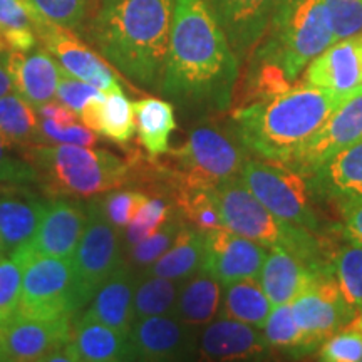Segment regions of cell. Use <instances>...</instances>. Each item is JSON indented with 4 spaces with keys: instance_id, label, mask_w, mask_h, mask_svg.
<instances>
[{
    "instance_id": "6da1fadb",
    "label": "cell",
    "mask_w": 362,
    "mask_h": 362,
    "mask_svg": "<svg viewBox=\"0 0 362 362\" xmlns=\"http://www.w3.org/2000/svg\"><path fill=\"white\" fill-rule=\"evenodd\" d=\"M240 67L205 0H175L161 96L188 119L211 121L232 106Z\"/></svg>"
},
{
    "instance_id": "7a4b0ae2",
    "label": "cell",
    "mask_w": 362,
    "mask_h": 362,
    "mask_svg": "<svg viewBox=\"0 0 362 362\" xmlns=\"http://www.w3.org/2000/svg\"><path fill=\"white\" fill-rule=\"evenodd\" d=\"M173 11L175 0H98L83 34L124 78L160 93Z\"/></svg>"
},
{
    "instance_id": "3957f363",
    "label": "cell",
    "mask_w": 362,
    "mask_h": 362,
    "mask_svg": "<svg viewBox=\"0 0 362 362\" xmlns=\"http://www.w3.org/2000/svg\"><path fill=\"white\" fill-rule=\"evenodd\" d=\"M361 93L362 88L334 90L293 83L279 96L237 107L230 128L250 155L285 165L339 106Z\"/></svg>"
},
{
    "instance_id": "277c9868",
    "label": "cell",
    "mask_w": 362,
    "mask_h": 362,
    "mask_svg": "<svg viewBox=\"0 0 362 362\" xmlns=\"http://www.w3.org/2000/svg\"><path fill=\"white\" fill-rule=\"evenodd\" d=\"M34 166L47 198H93L129 187L131 163L107 149L79 144H27L17 148Z\"/></svg>"
},
{
    "instance_id": "5b68a950",
    "label": "cell",
    "mask_w": 362,
    "mask_h": 362,
    "mask_svg": "<svg viewBox=\"0 0 362 362\" xmlns=\"http://www.w3.org/2000/svg\"><path fill=\"white\" fill-rule=\"evenodd\" d=\"M211 192L225 228L250 238L269 250H287L315 270H334L332 252L320 238L322 235L288 223L272 214L257 200L240 176L221 181Z\"/></svg>"
},
{
    "instance_id": "8992f818",
    "label": "cell",
    "mask_w": 362,
    "mask_h": 362,
    "mask_svg": "<svg viewBox=\"0 0 362 362\" xmlns=\"http://www.w3.org/2000/svg\"><path fill=\"white\" fill-rule=\"evenodd\" d=\"M336 42L324 0H279L264 39L248 61L280 67L296 83L314 59Z\"/></svg>"
},
{
    "instance_id": "52a82bcc",
    "label": "cell",
    "mask_w": 362,
    "mask_h": 362,
    "mask_svg": "<svg viewBox=\"0 0 362 362\" xmlns=\"http://www.w3.org/2000/svg\"><path fill=\"white\" fill-rule=\"evenodd\" d=\"M250 153L243 148L232 128L198 124L187 141L166 153L165 165L171 185L214 188L221 181L240 176Z\"/></svg>"
},
{
    "instance_id": "ba28073f",
    "label": "cell",
    "mask_w": 362,
    "mask_h": 362,
    "mask_svg": "<svg viewBox=\"0 0 362 362\" xmlns=\"http://www.w3.org/2000/svg\"><path fill=\"white\" fill-rule=\"evenodd\" d=\"M240 178L257 200L279 218L322 235V221L317 215L314 206L317 200L310 192L307 176L282 163L248 158Z\"/></svg>"
},
{
    "instance_id": "9c48e42d",
    "label": "cell",
    "mask_w": 362,
    "mask_h": 362,
    "mask_svg": "<svg viewBox=\"0 0 362 362\" xmlns=\"http://www.w3.org/2000/svg\"><path fill=\"white\" fill-rule=\"evenodd\" d=\"M88 220L79 245L72 255L74 288L79 312L111 274L124 262L123 232L112 226L104 215L98 197L86 202Z\"/></svg>"
},
{
    "instance_id": "30bf717a",
    "label": "cell",
    "mask_w": 362,
    "mask_h": 362,
    "mask_svg": "<svg viewBox=\"0 0 362 362\" xmlns=\"http://www.w3.org/2000/svg\"><path fill=\"white\" fill-rule=\"evenodd\" d=\"M17 315L59 319L79 314L72 259L35 257L22 269V288Z\"/></svg>"
},
{
    "instance_id": "8fae6325",
    "label": "cell",
    "mask_w": 362,
    "mask_h": 362,
    "mask_svg": "<svg viewBox=\"0 0 362 362\" xmlns=\"http://www.w3.org/2000/svg\"><path fill=\"white\" fill-rule=\"evenodd\" d=\"M30 17H33L37 39L67 74L93 84L103 93L124 90L123 81L117 78L115 67L107 61L104 62L101 54L93 51L84 40H81L78 33L54 24L37 13H30Z\"/></svg>"
},
{
    "instance_id": "7c38bea8",
    "label": "cell",
    "mask_w": 362,
    "mask_h": 362,
    "mask_svg": "<svg viewBox=\"0 0 362 362\" xmlns=\"http://www.w3.org/2000/svg\"><path fill=\"white\" fill-rule=\"evenodd\" d=\"M88 211L78 198H47L42 220L29 243L11 253L22 269L35 257L72 259L83 237Z\"/></svg>"
},
{
    "instance_id": "4fadbf2b",
    "label": "cell",
    "mask_w": 362,
    "mask_h": 362,
    "mask_svg": "<svg viewBox=\"0 0 362 362\" xmlns=\"http://www.w3.org/2000/svg\"><path fill=\"white\" fill-rule=\"evenodd\" d=\"M128 361H192L198 356V329L173 314L134 320L128 334Z\"/></svg>"
},
{
    "instance_id": "5bb4252c",
    "label": "cell",
    "mask_w": 362,
    "mask_h": 362,
    "mask_svg": "<svg viewBox=\"0 0 362 362\" xmlns=\"http://www.w3.org/2000/svg\"><path fill=\"white\" fill-rule=\"evenodd\" d=\"M291 307L298 327L319 346L332 334L346 329L357 315V310L339 288L334 274L319 279L298 293L291 302Z\"/></svg>"
},
{
    "instance_id": "9a60e30c",
    "label": "cell",
    "mask_w": 362,
    "mask_h": 362,
    "mask_svg": "<svg viewBox=\"0 0 362 362\" xmlns=\"http://www.w3.org/2000/svg\"><path fill=\"white\" fill-rule=\"evenodd\" d=\"M76 317L33 319L13 314L4 322L2 357L8 362H45L47 357L71 342Z\"/></svg>"
},
{
    "instance_id": "2e32d148",
    "label": "cell",
    "mask_w": 362,
    "mask_h": 362,
    "mask_svg": "<svg viewBox=\"0 0 362 362\" xmlns=\"http://www.w3.org/2000/svg\"><path fill=\"white\" fill-rule=\"evenodd\" d=\"M359 141H362V93L339 106L285 165L309 176L330 156Z\"/></svg>"
},
{
    "instance_id": "e0dca14e",
    "label": "cell",
    "mask_w": 362,
    "mask_h": 362,
    "mask_svg": "<svg viewBox=\"0 0 362 362\" xmlns=\"http://www.w3.org/2000/svg\"><path fill=\"white\" fill-rule=\"evenodd\" d=\"M267 253L260 243L221 226L205 232L203 270L221 285L242 279H259Z\"/></svg>"
},
{
    "instance_id": "ac0fdd59",
    "label": "cell",
    "mask_w": 362,
    "mask_h": 362,
    "mask_svg": "<svg viewBox=\"0 0 362 362\" xmlns=\"http://www.w3.org/2000/svg\"><path fill=\"white\" fill-rule=\"evenodd\" d=\"M274 349L260 327L228 317H215L198 332V357L203 361H267Z\"/></svg>"
},
{
    "instance_id": "d6986e66",
    "label": "cell",
    "mask_w": 362,
    "mask_h": 362,
    "mask_svg": "<svg viewBox=\"0 0 362 362\" xmlns=\"http://www.w3.org/2000/svg\"><path fill=\"white\" fill-rule=\"evenodd\" d=\"M240 62L248 61L269 29L279 0H205Z\"/></svg>"
},
{
    "instance_id": "ffe728a7",
    "label": "cell",
    "mask_w": 362,
    "mask_h": 362,
    "mask_svg": "<svg viewBox=\"0 0 362 362\" xmlns=\"http://www.w3.org/2000/svg\"><path fill=\"white\" fill-rule=\"evenodd\" d=\"M300 83L334 90L361 89L362 33L330 44L305 67Z\"/></svg>"
},
{
    "instance_id": "44dd1931",
    "label": "cell",
    "mask_w": 362,
    "mask_h": 362,
    "mask_svg": "<svg viewBox=\"0 0 362 362\" xmlns=\"http://www.w3.org/2000/svg\"><path fill=\"white\" fill-rule=\"evenodd\" d=\"M317 202L337 208L362 198V141L341 149L307 176Z\"/></svg>"
},
{
    "instance_id": "7402d4cb",
    "label": "cell",
    "mask_w": 362,
    "mask_h": 362,
    "mask_svg": "<svg viewBox=\"0 0 362 362\" xmlns=\"http://www.w3.org/2000/svg\"><path fill=\"white\" fill-rule=\"evenodd\" d=\"M27 188L0 187V252L8 255L33 240L47 205Z\"/></svg>"
},
{
    "instance_id": "603a6c76",
    "label": "cell",
    "mask_w": 362,
    "mask_h": 362,
    "mask_svg": "<svg viewBox=\"0 0 362 362\" xmlns=\"http://www.w3.org/2000/svg\"><path fill=\"white\" fill-rule=\"evenodd\" d=\"M8 71L13 90L33 107L52 101L62 67L45 47H35L29 52L8 51Z\"/></svg>"
},
{
    "instance_id": "cb8c5ba5",
    "label": "cell",
    "mask_w": 362,
    "mask_h": 362,
    "mask_svg": "<svg viewBox=\"0 0 362 362\" xmlns=\"http://www.w3.org/2000/svg\"><path fill=\"white\" fill-rule=\"evenodd\" d=\"M138 277V272L123 262L76 317L98 320L119 332L129 334L133 325V293Z\"/></svg>"
},
{
    "instance_id": "d4e9b609",
    "label": "cell",
    "mask_w": 362,
    "mask_h": 362,
    "mask_svg": "<svg viewBox=\"0 0 362 362\" xmlns=\"http://www.w3.org/2000/svg\"><path fill=\"white\" fill-rule=\"evenodd\" d=\"M334 270L320 272L282 248H270L259 274L262 288L272 305L291 304L298 293L309 288L317 280L332 275Z\"/></svg>"
},
{
    "instance_id": "484cf974",
    "label": "cell",
    "mask_w": 362,
    "mask_h": 362,
    "mask_svg": "<svg viewBox=\"0 0 362 362\" xmlns=\"http://www.w3.org/2000/svg\"><path fill=\"white\" fill-rule=\"evenodd\" d=\"M79 119L98 136L124 149L136 134L134 106L124 90H111L93 99L81 111Z\"/></svg>"
},
{
    "instance_id": "4316f807",
    "label": "cell",
    "mask_w": 362,
    "mask_h": 362,
    "mask_svg": "<svg viewBox=\"0 0 362 362\" xmlns=\"http://www.w3.org/2000/svg\"><path fill=\"white\" fill-rule=\"evenodd\" d=\"M69 349L76 362L128 361V334L98 320L76 317Z\"/></svg>"
},
{
    "instance_id": "83f0119b",
    "label": "cell",
    "mask_w": 362,
    "mask_h": 362,
    "mask_svg": "<svg viewBox=\"0 0 362 362\" xmlns=\"http://www.w3.org/2000/svg\"><path fill=\"white\" fill-rule=\"evenodd\" d=\"M138 143L149 160L170 151V136L176 129L175 106L165 98L146 96L133 103Z\"/></svg>"
},
{
    "instance_id": "f1b7e54d",
    "label": "cell",
    "mask_w": 362,
    "mask_h": 362,
    "mask_svg": "<svg viewBox=\"0 0 362 362\" xmlns=\"http://www.w3.org/2000/svg\"><path fill=\"white\" fill-rule=\"evenodd\" d=\"M203 264H205V232L187 223L181 228L173 245L141 274L171 280H187L197 272L203 270Z\"/></svg>"
},
{
    "instance_id": "f546056e",
    "label": "cell",
    "mask_w": 362,
    "mask_h": 362,
    "mask_svg": "<svg viewBox=\"0 0 362 362\" xmlns=\"http://www.w3.org/2000/svg\"><path fill=\"white\" fill-rule=\"evenodd\" d=\"M221 287L223 285L214 275L205 270L197 272L181 282L173 315L193 327L202 329L218 315Z\"/></svg>"
},
{
    "instance_id": "4dcf8cb0",
    "label": "cell",
    "mask_w": 362,
    "mask_h": 362,
    "mask_svg": "<svg viewBox=\"0 0 362 362\" xmlns=\"http://www.w3.org/2000/svg\"><path fill=\"white\" fill-rule=\"evenodd\" d=\"M272 307L274 305L259 279H242L221 287V302L216 317L242 320L262 329Z\"/></svg>"
},
{
    "instance_id": "1f68e13d",
    "label": "cell",
    "mask_w": 362,
    "mask_h": 362,
    "mask_svg": "<svg viewBox=\"0 0 362 362\" xmlns=\"http://www.w3.org/2000/svg\"><path fill=\"white\" fill-rule=\"evenodd\" d=\"M265 341L274 351H280L292 357L310 356L319 351V344H315L305 332L298 327L292 314L291 304L272 307L265 324L262 325Z\"/></svg>"
},
{
    "instance_id": "d6a6232c",
    "label": "cell",
    "mask_w": 362,
    "mask_h": 362,
    "mask_svg": "<svg viewBox=\"0 0 362 362\" xmlns=\"http://www.w3.org/2000/svg\"><path fill=\"white\" fill-rule=\"evenodd\" d=\"M39 121L35 107L17 93L0 98V133L13 146L22 148L39 143Z\"/></svg>"
},
{
    "instance_id": "836d02e7",
    "label": "cell",
    "mask_w": 362,
    "mask_h": 362,
    "mask_svg": "<svg viewBox=\"0 0 362 362\" xmlns=\"http://www.w3.org/2000/svg\"><path fill=\"white\" fill-rule=\"evenodd\" d=\"M181 282L139 274L133 293V322L149 315L173 314Z\"/></svg>"
},
{
    "instance_id": "e575fe53",
    "label": "cell",
    "mask_w": 362,
    "mask_h": 362,
    "mask_svg": "<svg viewBox=\"0 0 362 362\" xmlns=\"http://www.w3.org/2000/svg\"><path fill=\"white\" fill-rule=\"evenodd\" d=\"M0 37L11 51L29 52L39 39L25 0H0Z\"/></svg>"
},
{
    "instance_id": "d590c367",
    "label": "cell",
    "mask_w": 362,
    "mask_h": 362,
    "mask_svg": "<svg viewBox=\"0 0 362 362\" xmlns=\"http://www.w3.org/2000/svg\"><path fill=\"white\" fill-rule=\"evenodd\" d=\"M176 214L173 202L165 194H148L146 200L136 211L134 218L123 232V245L131 248L156 233Z\"/></svg>"
},
{
    "instance_id": "8d00e7d4",
    "label": "cell",
    "mask_w": 362,
    "mask_h": 362,
    "mask_svg": "<svg viewBox=\"0 0 362 362\" xmlns=\"http://www.w3.org/2000/svg\"><path fill=\"white\" fill-rule=\"evenodd\" d=\"M334 277L346 297L357 312H362V243L349 242L332 252Z\"/></svg>"
},
{
    "instance_id": "74e56055",
    "label": "cell",
    "mask_w": 362,
    "mask_h": 362,
    "mask_svg": "<svg viewBox=\"0 0 362 362\" xmlns=\"http://www.w3.org/2000/svg\"><path fill=\"white\" fill-rule=\"evenodd\" d=\"M185 225H187V221L181 218V215L176 211V214L171 216L156 233H153L151 237L143 240L138 245L126 248L124 262L134 272L141 274L144 269H148L149 265L155 264L163 253L173 245L176 237H178L181 228H183Z\"/></svg>"
},
{
    "instance_id": "f35d334b",
    "label": "cell",
    "mask_w": 362,
    "mask_h": 362,
    "mask_svg": "<svg viewBox=\"0 0 362 362\" xmlns=\"http://www.w3.org/2000/svg\"><path fill=\"white\" fill-rule=\"evenodd\" d=\"M25 4L30 13L74 33H83L89 19V0H25Z\"/></svg>"
},
{
    "instance_id": "ab89813d",
    "label": "cell",
    "mask_w": 362,
    "mask_h": 362,
    "mask_svg": "<svg viewBox=\"0 0 362 362\" xmlns=\"http://www.w3.org/2000/svg\"><path fill=\"white\" fill-rule=\"evenodd\" d=\"M146 197L148 193H144L143 189L123 187L104 193V197L99 194V202H101V208L110 223L116 226L119 232H124V228L134 218L136 211L139 210Z\"/></svg>"
},
{
    "instance_id": "60d3db41",
    "label": "cell",
    "mask_w": 362,
    "mask_h": 362,
    "mask_svg": "<svg viewBox=\"0 0 362 362\" xmlns=\"http://www.w3.org/2000/svg\"><path fill=\"white\" fill-rule=\"evenodd\" d=\"M37 185L34 166L21 155L17 146L0 133V187H30Z\"/></svg>"
},
{
    "instance_id": "b9f144b4",
    "label": "cell",
    "mask_w": 362,
    "mask_h": 362,
    "mask_svg": "<svg viewBox=\"0 0 362 362\" xmlns=\"http://www.w3.org/2000/svg\"><path fill=\"white\" fill-rule=\"evenodd\" d=\"M317 359L324 362H362V330L347 325L332 334L317 351Z\"/></svg>"
},
{
    "instance_id": "7bdbcfd3",
    "label": "cell",
    "mask_w": 362,
    "mask_h": 362,
    "mask_svg": "<svg viewBox=\"0 0 362 362\" xmlns=\"http://www.w3.org/2000/svg\"><path fill=\"white\" fill-rule=\"evenodd\" d=\"M22 267L8 253L0 252V322L16 314L21 300Z\"/></svg>"
},
{
    "instance_id": "ee69618b",
    "label": "cell",
    "mask_w": 362,
    "mask_h": 362,
    "mask_svg": "<svg viewBox=\"0 0 362 362\" xmlns=\"http://www.w3.org/2000/svg\"><path fill=\"white\" fill-rule=\"evenodd\" d=\"M98 134L88 126L59 124L56 121L40 117L39 121V143L37 144H79V146H94Z\"/></svg>"
},
{
    "instance_id": "f6af8a7d",
    "label": "cell",
    "mask_w": 362,
    "mask_h": 362,
    "mask_svg": "<svg viewBox=\"0 0 362 362\" xmlns=\"http://www.w3.org/2000/svg\"><path fill=\"white\" fill-rule=\"evenodd\" d=\"M336 40L362 33V0H324Z\"/></svg>"
},
{
    "instance_id": "bcb514c9",
    "label": "cell",
    "mask_w": 362,
    "mask_h": 362,
    "mask_svg": "<svg viewBox=\"0 0 362 362\" xmlns=\"http://www.w3.org/2000/svg\"><path fill=\"white\" fill-rule=\"evenodd\" d=\"M101 96H104L101 89L94 88L93 84L84 83V81L72 78V76H69L64 69H62L61 79H59V84H57L56 98L59 103L66 104L67 107H71L76 115L79 116L81 111L84 110L86 104Z\"/></svg>"
},
{
    "instance_id": "7dc6e473",
    "label": "cell",
    "mask_w": 362,
    "mask_h": 362,
    "mask_svg": "<svg viewBox=\"0 0 362 362\" xmlns=\"http://www.w3.org/2000/svg\"><path fill=\"white\" fill-rule=\"evenodd\" d=\"M341 211V233L344 240L362 243V198L339 206Z\"/></svg>"
},
{
    "instance_id": "c3c4849f",
    "label": "cell",
    "mask_w": 362,
    "mask_h": 362,
    "mask_svg": "<svg viewBox=\"0 0 362 362\" xmlns=\"http://www.w3.org/2000/svg\"><path fill=\"white\" fill-rule=\"evenodd\" d=\"M35 111H37V115L40 117H47V119L56 121L59 124H74L79 121V116L76 115L71 107H67L66 104L59 101L45 103L42 106L35 107Z\"/></svg>"
},
{
    "instance_id": "681fc988",
    "label": "cell",
    "mask_w": 362,
    "mask_h": 362,
    "mask_svg": "<svg viewBox=\"0 0 362 362\" xmlns=\"http://www.w3.org/2000/svg\"><path fill=\"white\" fill-rule=\"evenodd\" d=\"M12 90L13 84L11 71H8V51H6L0 52V98L12 93Z\"/></svg>"
},
{
    "instance_id": "f907efd6",
    "label": "cell",
    "mask_w": 362,
    "mask_h": 362,
    "mask_svg": "<svg viewBox=\"0 0 362 362\" xmlns=\"http://www.w3.org/2000/svg\"><path fill=\"white\" fill-rule=\"evenodd\" d=\"M349 325H352V327L362 330V312H357V315L354 317V319H352V322H351Z\"/></svg>"
},
{
    "instance_id": "816d5d0a",
    "label": "cell",
    "mask_w": 362,
    "mask_h": 362,
    "mask_svg": "<svg viewBox=\"0 0 362 362\" xmlns=\"http://www.w3.org/2000/svg\"><path fill=\"white\" fill-rule=\"evenodd\" d=\"M6 51H11V49L7 47V44L4 42V39L0 37V52H6Z\"/></svg>"
},
{
    "instance_id": "f5cc1de1",
    "label": "cell",
    "mask_w": 362,
    "mask_h": 362,
    "mask_svg": "<svg viewBox=\"0 0 362 362\" xmlns=\"http://www.w3.org/2000/svg\"><path fill=\"white\" fill-rule=\"evenodd\" d=\"M2 330H4V322H0V357H2Z\"/></svg>"
},
{
    "instance_id": "db71d44e",
    "label": "cell",
    "mask_w": 362,
    "mask_h": 362,
    "mask_svg": "<svg viewBox=\"0 0 362 362\" xmlns=\"http://www.w3.org/2000/svg\"><path fill=\"white\" fill-rule=\"evenodd\" d=\"M94 2H98V0H94Z\"/></svg>"
}]
</instances>
